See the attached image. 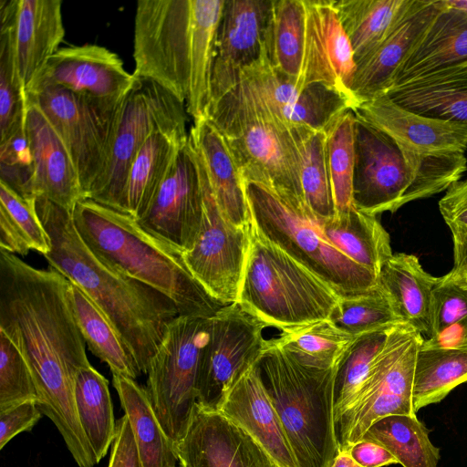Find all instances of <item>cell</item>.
Wrapping results in <instances>:
<instances>
[{
	"label": "cell",
	"instance_id": "f1b7e54d",
	"mask_svg": "<svg viewBox=\"0 0 467 467\" xmlns=\"http://www.w3.org/2000/svg\"><path fill=\"white\" fill-rule=\"evenodd\" d=\"M438 280L424 270L417 256L405 253L393 254L378 275V284L398 317L424 338L431 336L432 290Z\"/></svg>",
	"mask_w": 467,
	"mask_h": 467
},
{
	"label": "cell",
	"instance_id": "603a6c76",
	"mask_svg": "<svg viewBox=\"0 0 467 467\" xmlns=\"http://www.w3.org/2000/svg\"><path fill=\"white\" fill-rule=\"evenodd\" d=\"M25 131L32 157L31 197H43L72 213L85 199L72 158L40 109L26 99Z\"/></svg>",
	"mask_w": 467,
	"mask_h": 467
},
{
	"label": "cell",
	"instance_id": "11a10c76",
	"mask_svg": "<svg viewBox=\"0 0 467 467\" xmlns=\"http://www.w3.org/2000/svg\"><path fill=\"white\" fill-rule=\"evenodd\" d=\"M453 267L450 271L454 275L467 273V234L452 235Z\"/></svg>",
	"mask_w": 467,
	"mask_h": 467
},
{
	"label": "cell",
	"instance_id": "7c38bea8",
	"mask_svg": "<svg viewBox=\"0 0 467 467\" xmlns=\"http://www.w3.org/2000/svg\"><path fill=\"white\" fill-rule=\"evenodd\" d=\"M211 317L178 316L168 326L147 372L145 388L161 427L176 446L197 402V379Z\"/></svg>",
	"mask_w": 467,
	"mask_h": 467
},
{
	"label": "cell",
	"instance_id": "8d00e7d4",
	"mask_svg": "<svg viewBox=\"0 0 467 467\" xmlns=\"http://www.w3.org/2000/svg\"><path fill=\"white\" fill-rule=\"evenodd\" d=\"M467 382V342L453 348H421L418 352L412 391L415 412L441 402Z\"/></svg>",
	"mask_w": 467,
	"mask_h": 467
},
{
	"label": "cell",
	"instance_id": "ffe728a7",
	"mask_svg": "<svg viewBox=\"0 0 467 467\" xmlns=\"http://www.w3.org/2000/svg\"><path fill=\"white\" fill-rule=\"evenodd\" d=\"M176 452L181 467H281L241 426L197 402Z\"/></svg>",
	"mask_w": 467,
	"mask_h": 467
},
{
	"label": "cell",
	"instance_id": "7dc6e473",
	"mask_svg": "<svg viewBox=\"0 0 467 467\" xmlns=\"http://www.w3.org/2000/svg\"><path fill=\"white\" fill-rule=\"evenodd\" d=\"M31 369L16 346L0 331V410L26 401H37Z\"/></svg>",
	"mask_w": 467,
	"mask_h": 467
},
{
	"label": "cell",
	"instance_id": "c3c4849f",
	"mask_svg": "<svg viewBox=\"0 0 467 467\" xmlns=\"http://www.w3.org/2000/svg\"><path fill=\"white\" fill-rule=\"evenodd\" d=\"M467 316V288L448 274L439 277L432 290L431 336Z\"/></svg>",
	"mask_w": 467,
	"mask_h": 467
},
{
	"label": "cell",
	"instance_id": "f907efd6",
	"mask_svg": "<svg viewBox=\"0 0 467 467\" xmlns=\"http://www.w3.org/2000/svg\"><path fill=\"white\" fill-rule=\"evenodd\" d=\"M439 210L452 235L467 234V179L453 182L446 190Z\"/></svg>",
	"mask_w": 467,
	"mask_h": 467
},
{
	"label": "cell",
	"instance_id": "816d5d0a",
	"mask_svg": "<svg viewBox=\"0 0 467 467\" xmlns=\"http://www.w3.org/2000/svg\"><path fill=\"white\" fill-rule=\"evenodd\" d=\"M108 467H142L133 432L125 414L117 420Z\"/></svg>",
	"mask_w": 467,
	"mask_h": 467
},
{
	"label": "cell",
	"instance_id": "6da1fadb",
	"mask_svg": "<svg viewBox=\"0 0 467 467\" xmlns=\"http://www.w3.org/2000/svg\"><path fill=\"white\" fill-rule=\"evenodd\" d=\"M55 268H36L0 249V331L26 360L36 405L61 434L78 467L98 463L78 420L75 379L90 365L68 296Z\"/></svg>",
	"mask_w": 467,
	"mask_h": 467
},
{
	"label": "cell",
	"instance_id": "5b68a950",
	"mask_svg": "<svg viewBox=\"0 0 467 467\" xmlns=\"http://www.w3.org/2000/svg\"><path fill=\"white\" fill-rule=\"evenodd\" d=\"M467 171L464 153L422 154L356 117L353 204L378 215L446 191Z\"/></svg>",
	"mask_w": 467,
	"mask_h": 467
},
{
	"label": "cell",
	"instance_id": "1f68e13d",
	"mask_svg": "<svg viewBox=\"0 0 467 467\" xmlns=\"http://www.w3.org/2000/svg\"><path fill=\"white\" fill-rule=\"evenodd\" d=\"M317 222L332 244L377 277L393 254L389 234L377 216L363 213L355 206L333 218Z\"/></svg>",
	"mask_w": 467,
	"mask_h": 467
},
{
	"label": "cell",
	"instance_id": "680465c9",
	"mask_svg": "<svg viewBox=\"0 0 467 467\" xmlns=\"http://www.w3.org/2000/svg\"><path fill=\"white\" fill-rule=\"evenodd\" d=\"M449 1L452 5L467 11V0H449Z\"/></svg>",
	"mask_w": 467,
	"mask_h": 467
},
{
	"label": "cell",
	"instance_id": "cb8c5ba5",
	"mask_svg": "<svg viewBox=\"0 0 467 467\" xmlns=\"http://www.w3.org/2000/svg\"><path fill=\"white\" fill-rule=\"evenodd\" d=\"M60 0H1L11 25L16 67L25 89L65 36Z\"/></svg>",
	"mask_w": 467,
	"mask_h": 467
},
{
	"label": "cell",
	"instance_id": "7bdbcfd3",
	"mask_svg": "<svg viewBox=\"0 0 467 467\" xmlns=\"http://www.w3.org/2000/svg\"><path fill=\"white\" fill-rule=\"evenodd\" d=\"M355 124L356 116L348 109L326 132L327 165L336 214L354 207Z\"/></svg>",
	"mask_w": 467,
	"mask_h": 467
},
{
	"label": "cell",
	"instance_id": "ab89813d",
	"mask_svg": "<svg viewBox=\"0 0 467 467\" xmlns=\"http://www.w3.org/2000/svg\"><path fill=\"white\" fill-rule=\"evenodd\" d=\"M289 129L297 150L304 200L317 220L333 218L336 209L327 165L326 132Z\"/></svg>",
	"mask_w": 467,
	"mask_h": 467
},
{
	"label": "cell",
	"instance_id": "5bb4252c",
	"mask_svg": "<svg viewBox=\"0 0 467 467\" xmlns=\"http://www.w3.org/2000/svg\"><path fill=\"white\" fill-rule=\"evenodd\" d=\"M195 154L202 186V220L193 246L182 254L198 283L226 306L237 299L248 249V224L235 225L223 215L196 151Z\"/></svg>",
	"mask_w": 467,
	"mask_h": 467
},
{
	"label": "cell",
	"instance_id": "f35d334b",
	"mask_svg": "<svg viewBox=\"0 0 467 467\" xmlns=\"http://www.w3.org/2000/svg\"><path fill=\"white\" fill-rule=\"evenodd\" d=\"M362 439L389 451L403 467H438L440 449L416 415H390L376 421Z\"/></svg>",
	"mask_w": 467,
	"mask_h": 467
},
{
	"label": "cell",
	"instance_id": "e0dca14e",
	"mask_svg": "<svg viewBox=\"0 0 467 467\" xmlns=\"http://www.w3.org/2000/svg\"><path fill=\"white\" fill-rule=\"evenodd\" d=\"M271 7L272 0L224 1L211 73L210 106L239 83L244 71L268 58Z\"/></svg>",
	"mask_w": 467,
	"mask_h": 467
},
{
	"label": "cell",
	"instance_id": "d6a6232c",
	"mask_svg": "<svg viewBox=\"0 0 467 467\" xmlns=\"http://www.w3.org/2000/svg\"><path fill=\"white\" fill-rule=\"evenodd\" d=\"M386 94L414 113L467 126V68L392 88Z\"/></svg>",
	"mask_w": 467,
	"mask_h": 467
},
{
	"label": "cell",
	"instance_id": "681fc988",
	"mask_svg": "<svg viewBox=\"0 0 467 467\" xmlns=\"http://www.w3.org/2000/svg\"><path fill=\"white\" fill-rule=\"evenodd\" d=\"M35 401H26L0 410V449L21 432L30 431L42 417Z\"/></svg>",
	"mask_w": 467,
	"mask_h": 467
},
{
	"label": "cell",
	"instance_id": "f6af8a7d",
	"mask_svg": "<svg viewBox=\"0 0 467 467\" xmlns=\"http://www.w3.org/2000/svg\"><path fill=\"white\" fill-rule=\"evenodd\" d=\"M329 320L356 337L402 322L379 284L363 294L340 297Z\"/></svg>",
	"mask_w": 467,
	"mask_h": 467
},
{
	"label": "cell",
	"instance_id": "8fae6325",
	"mask_svg": "<svg viewBox=\"0 0 467 467\" xmlns=\"http://www.w3.org/2000/svg\"><path fill=\"white\" fill-rule=\"evenodd\" d=\"M184 103L158 83L137 78L124 98L113 130L104 170L88 198L122 212L127 175L137 153L158 130H186Z\"/></svg>",
	"mask_w": 467,
	"mask_h": 467
},
{
	"label": "cell",
	"instance_id": "7402d4cb",
	"mask_svg": "<svg viewBox=\"0 0 467 467\" xmlns=\"http://www.w3.org/2000/svg\"><path fill=\"white\" fill-rule=\"evenodd\" d=\"M444 0H413L386 37L357 63L350 92L356 108L386 94L394 77Z\"/></svg>",
	"mask_w": 467,
	"mask_h": 467
},
{
	"label": "cell",
	"instance_id": "44dd1931",
	"mask_svg": "<svg viewBox=\"0 0 467 467\" xmlns=\"http://www.w3.org/2000/svg\"><path fill=\"white\" fill-rule=\"evenodd\" d=\"M305 48L296 86L324 83L347 97L356 108L350 92L356 61L350 41L341 25L333 1L304 0Z\"/></svg>",
	"mask_w": 467,
	"mask_h": 467
},
{
	"label": "cell",
	"instance_id": "52a82bcc",
	"mask_svg": "<svg viewBox=\"0 0 467 467\" xmlns=\"http://www.w3.org/2000/svg\"><path fill=\"white\" fill-rule=\"evenodd\" d=\"M248 249L236 303L281 331L329 319L339 296L265 237L249 217Z\"/></svg>",
	"mask_w": 467,
	"mask_h": 467
},
{
	"label": "cell",
	"instance_id": "d4e9b609",
	"mask_svg": "<svg viewBox=\"0 0 467 467\" xmlns=\"http://www.w3.org/2000/svg\"><path fill=\"white\" fill-rule=\"evenodd\" d=\"M352 110L356 117L416 152L464 153L467 150V126L414 113L393 102L387 94Z\"/></svg>",
	"mask_w": 467,
	"mask_h": 467
},
{
	"label": "cell",
	"instance_id": "9f6ffc18",
	"mask_svg": "<svg viewBox=\"0 0 467 467\" xmlns=\"http://www.w3.org/2000/svg\"><path fill=\"white\" fill-rule=\"evenodd\" d=\"M330 467H362L351 456L348 451H340L335 456Z\"/></svg>",
	"mask_w": 467,
	"mask_h": 467
},
{
	"label": "cell",
	"instance_id": "b9f144b4",
	"mask_svg": "<svg viewBox=\"0 0 467 467\" xmlns=\"http://www.w3.org/2000/svg\"><path fill=\"white\" fill-rule=\"evenodd\" d=\"M356 338L325 319L284 330L272 340L303 364L331 368L339 365Z\"/></svg>",
	"mask_w": 467,
	"mask_h": 467
},
{
	"label": "cell",
	"instance_id": "db71d44e",
	"mask_svg": "<svg viewBox=\"0 0 467 467\" xmlns=\"http://www.w3.org/2000/svg\"><path fill=\"white\" fill-rule=\"evenodd\" d=\"M467 342V316L449 325L429 338H424L421 348H446Z\"/></svg>",
	"mask_w": 467,
	"mask_h": 467
},
{
	"label": "cell",
	"instance_id": "bcb514c9",
	"mask_svg": "<svg viewBox=\"0 0 467 467\" xmlns=\"http://www.w3.org/2000/svg\"><path fill=\"white\" fill-rule=\"evenodd\" d=\"M390 327L358 336L343 356L336 377V421L367 378L375 358L385 344Z\"/></svg>",
	"mask_w": 467,
	"mask_h": 467
},
{
	"label": "cell",
	"instance_id": "83f0119b",
	"mask_svg": "<svg viewBox=\"0 0 467 467\" xmlns=\"http://www.w3.org/2000/svg\"><path fill=\"white\" fill-rule=\"evenodd\" d=\"M189 140L203 165L223 215L235 225H247L250 214L244 181L223 135L205 117L194 121Z\"/></svg>",
	"mask_w": 467,
	"mask_h": 467
},
{
	"label": "cell",
	"instance_id": "e575fe53",
	"mask_svg": "<svg viewBox=\"0 0 467 467\" xmlns=\"http://www.w3.org/2000/svg\"><path fill=\"white\" fill-rule=\"evenodd\" d=\"M68 296L78 328L92 354L106 363L111 373L136 379L141 371L132 353L103 312L71 282Z\"/></svg>",
	"mask_w": 467,
	"mask_h": 467
},
{
	"label": "cell",
	"instance_id": "277c9868",
	"mask_svg": "<svg viewBox=\"0 0 467 467\" xmlns=\"http://www.w3.org/2000/svg\"><path fill=\"white\" fill-rule=\"evenodd\" d=\"M72 218L84 243L100 260L165 295L180 316L212 317L225 306L192 276L182 251L130 215L83 199L76 204Z\"/></svg>",
	"mask_w": 467,
	"mask_h": 467
},
{
	"label": "cell",
	"instance_id": "836d02e7",
	"mask_svg": "<svg viewBox=\"0 0 467 467\" xmlns=\"http://www.w3.org/2000/svg\"><path fill=\"white\" fill-rule=\"evenodd\" d=\"M413 0L333 1L350 41L356 65L389 33Z\"/></svg>",
	"mask_w": 467,
	"mask_h": 467
},
{
	"label": "cell",
	"instance_id": "f5cc1de1",
	"mask_svg": "<svg viewBox=\"0 0 467 467\" xmlns=\"http://www.w3.org/2000/svg\"><path fill=\"white\" fill-rule=\"evenodd\" d=\"M348 451L362 467H383L399 463L394 455L385 447L367 439L355 442Z\"/></svg>",
	"mask_w": 467,
	"mask_h": 467
},
{
	"label": "cell",
	"instance_id": "ee69618b",
	"mask_svg": "<svg viewBox=\"0 0 467 467\" xmlns=\"http://www.w3.org/2000/svg\"><path fill=\"white\" fill-rule=\"evenodd\" d=\"M25 88L16 67L9 20L0 15V146L25 130Z\"/></svg>",
	"mask_w": 467,
	"mask_h": 467
},
{
	"label": "cell",
	"instance_id": "4316f807",
	"mask_svg": "<svg viewBox=\"0 0 467 467\" xmlns=\"http://www.w3.org/2000/svg\"><path fill=\"white\" fill-rule=\"evenodd\" d=\"M215 409L246 431L281 467H297L257 363L223 394Z\"/></svg>",
	"mask_w": 467,
	"mask_h": 467
},
{
	"label": "cell",
	"instance_id": "9a60e30c",
	"mask_svg": "<svg viewBox=\"0 0 467 467\" xmlns=\"http://www.w3.org/2000/svg\"><path fill=\"white\" fill-rule=\"evenodd\" d=\"M265 327L236 302L211 317L198 373L197 403L215 409L223 394L258 362L266 343Z\"/></svg>",
	"mask_w": 467,
	"mask_h": 467
},
{
	"label": "cell",
	"instance_id": "9c48e42d",
	"mask_svg": "<svg viewBox=\"0 0 467 467\" xmlns=\"http://www.w3.org/2000/svg\"><path fill=\"white\" fill-rule=\"evenodd\" d=\"M207 118L223 135L244 181L304 200L290 129L277 121L240 82L209 107Z\"/></svg>",
	"mask_w": 467,
	"mask_h": 467
},
{
	"label": "cell",
	"instance_id": "30bf717a",
	"mask_svg": "<svg viewBox=\"0 0 467 467\" xmlns=\"http://www.w3.org/2000/svg\"><path fill=\"white\" fill-rule=\"evenodd\" d=\"M424 337L406 322L392 326L364 382L336 421L340 451H348L376 421L416 415L412 391L418 352Z\"/></svg>",
	"mask_w": 467,
	"mask_h": 467
},
{
	"label": "cell",
	"instance_id": "7a4b0ae2",
	"mask_svg": "<svg viewBox=\"0 0 467 467\" xmlns=\"http://www.w3.org/2000/svg\"><path fill=\"white\" fill-rule=\"evenodd\" d=\"M35 198L49 237L51 248L44 255L49 266L98 306L141 373L147 374L169 324L180 316L177 306L165 295L100 260L82 240L70 212L43 197Z\"/></svg>",
	"mask_w": 467,
	"mask_h": 467
},
{
	"label": "cell",
	"instance_id": "d6986e66",
	"mask_svg": "<svg viewBox=\"0 0 467 467\" xmlns=\"http://www.w3.org/2000/svg\"><path fill=\"white\" fill-rule=\"evenodd\" d=\"M202 212L201 174L188 138L146 213L137 221L150 233L185 252L194 244Z\"/></svg>",
	"mask_w": 467,
	"mask_h": 467
},
{
	"label": "cell",
	"instance_id": "d590c367",
	"mask_svg": "<svg viewBox=\"0 0 467 467\" xmlns=\"http://www.w3.org/2000/svg\"><path fill=\"white\" fill-rule=\"evenodd\" d=\"M75 400L82 430L99 462L112 446L117 421L109 381L91 364L76 375Z\"/></svg>",
	"mask_w": 467,
	"mask_h": 467
},
{
	"label": "cell",
	"instance_id": "484cf974",
	"mask_svg": "<svg viewBox=\"0 0 467 467\" xmlns=\"http://www.w3.org/2000/svg\"><path fill=\"white\" fill-rule=\"evenodd\" d=\"M467 68V11L444 0L398 69L392 88Z\"/></svg>",
	"mask_w": 467,
	"mask_h": 467
},
{
	"label": "cell",
	"instance_id": "74e56055",
	"mask_svg": "<svg viewBox=\"0 0 467 467\" xmlns=\"http://www.w3.org/2000/svg\"><path fill=\"white\" fill-rule=\"evenodd\" d=\"M305 35L304 0H272L266 36L268 61L296 81L302 68Z\"/></svg>",
	"mask_w": 467,
	"mask_h": 467
},
{
	"label": "cell",
	"instance_id": "4fadbf2b",
	"mask_svg": "<svg viewBox=\"0 0 467 467\" xmlns=\"http://www.w3.org/2000/svg\"><path fill=\"white\" fill-rule=\"evenodd\" d=\"M25 97L40 109L60 137L87 199L106 165L123 100L95 99L62 88H47Z\"/></svg>",
	"mask_w": 467,
	"mask_h": 467
},
{
	"label": "cell",
	"instance_id": "4dcf8cb0",
	"mask_svg": "<svg viewBox=\"0 0 467 467\" xmlns=\"http://www.w3.org/2000/svg\"><path fill=\"white\" fill-rule=\"evenodd\" d=\"M112 384L128 417L142 467H176V448L153 410L145 388L136 379L112 373Z\"/></svg>",
	"mask_w": 467,
	"mask_h": 467
},
{
	"label": "cell",
	"instance_id": "ba28073f",
	"mask_svg": "<svg viewBox=\"0 0 467 467\" xmlns=\"http://www.w3.org/2000/svg\"><path fill=\"white\" fill-rule=\"evenodd\" d=\"M244 185L250 220L257 229L339 297L358 296L377 285L378 277L371 271L325 237L304 200L254 181H244Z\"/></svg>",
	"mask_w": 467,
	"mask_h": 467
},
{
	"label": "cell",
	"instance_id": "6f0895ef",
	"mask_svg": "<svg viewBox=\"0 0 467 467\" xmlns=\"http://www.w3.org/2000/svg\"><path fill=\"white\" fill-rule=\"evenodd\" d=\"M447 274L452 280L458 283L461 286L467 288V273L462 275H454L449 272Z\"/></svg>",
	"mask_w": 467,
	"mask_h": 467
},
{
	"label": "cell",
	"instance_id": "60d3db41",
	"mask_svg": "<svg viewBox=\"0 0 467 467\" xmlns=\"http://www.w3.org/2000/svg\"><path fill=\"white\" fill-rule=\"evenodd\" d=\"M48 234L37 214L36 198H25L0 181V249L26 255L50 251Z\"/></svg>",
	"mask_w": 467,
	"mask_h": 467
},
{
	"label": "cell",
	"instance_id": "f546056e",
	"mask_svg": "<svg viewBox=\"0 0 467 467\" xmlns=\"http://www.w3.org/2000/svg\"><path fill=\"white\" fill-rule=\"evenodd\" d=\"M188 138L186 130H158L148 138L127 175L123 213L136 220L143 216Z\"/></svg>",
	"mask_w": 467,
	"mask_h": 467
},
{
	"label": "cell",
	"instance_id": "8992f818",
	"mask_svg": "<svg viewBox=\"0 0 467 467\" xmlns=\"http://www.w3.org/2000/svg\"><path fill=\"white\" fill-rule=\"evenodd\" d=\"M297 467H330L339 451L335 420L337 367L299 362L272 339L257 362Z\"/></svg>",
	"mask_w": 467,
	"mask_h": 467
},
{
	"label": "cell",
	"instance_id": "2e32d148",
	"mask_svg": "<svg viewBox=\"0 0 467 467\" xmlns=\"http://www.w3.org/2000/svg\"><path fill=\"white\" fill-rule=\"evenodd\" d=\"M282 125L327 132L351 101L324 83L298 88L296 81L276 70L268 58L243 72L239 81Z\"/></svg>",
	"mask_w": 467,
	"mask_h": 467
},
{
	"label": "cell",
	"instance_id": "3957f363",
	"mask_svg": "<svg viewBox=\"0 0 467 467\" xmlns=\"http://www.w3.org/2000/svg\"><path fill=\"white\" fill-rule=\"evenodd\" d=\"M225 0H140L133 58L137 78L184 103L193 122L207 117L211 73Z\"/></svg>",
	"mask_w": 467,
	"mask_h": 467
},
{
	"label": "cell",
	"instance_id": "ac0fdd59",
	"mask_svg": "<svg viewBox=\"0 0 467 467\" xmlns=\"http://www.w3.org/2000/svg\"><path fill=\"white\" fill-rule=\"evenodd\" d=\"M137 77L118 54L99 45L59 47L25 89V94L62 88L95 99L121 101Z\"/></svg>",
	"mask_w": 467,
	"mask_h": 467
}]
</instances>
